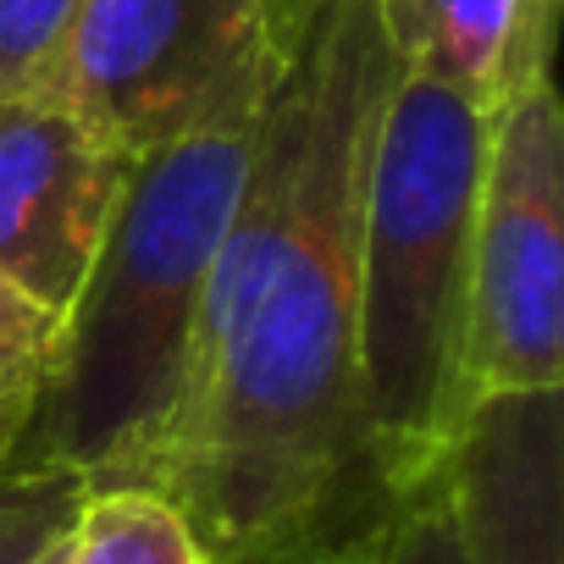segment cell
I'll use <instances>...</instances> for the list:
<instances>
[{
	"label": "cell",
	"instance_id": "1",
	"mask_svg": "<svg viewBox=\"0 0 564 564\" xmlns=\"http://www.w3.org/2000/svg\"><path fill=\"white\" fill-rule=\"evenodd\" d=\"M393 78L377 0H311L254 122L155 476L205 564H377L415 509L360 393V221Z\"/></svg>",
	"mask_w": 564,
	"mask_h": 564
},
{
	"label": "cell",
	"instance_id": "2",
	"mask_svg": "<svg viewBox=\"0 0 564 564\" xmlns=\"http://www.w3.org/2000/svg\"><path fill=\"white\" fill-rule=\"evenodd\" d=\"M254 122L128 161L12 459L73 470L89 492H155L188 388L205 276L249 166Z\"/></svg>",
	"mask_w": 564,
	"mask_h": 564
},
{
	"label": "cell",
	"instance_id": "3",
	"mask_svg": "<svg viewBox=\"0 0 564 564\" xmlns=\"http://www.w3.org/2000/svg\"><path fill=\"white\" fill-rule=\"evenodd\" d=\"M487 139L492 106L399 67L360 221V393L377 459L404 503L448 481L476 410L465 338Z\"/></svg>",
	"mask_w": 564,
	"mask_h": 564
},
{
	"label": "cell",
	"instance_id": "4",
	"mask_svg": "<svg viewBox=\"0 0 564 564\" xmlns=\"http://www.w3.org/2000/svg\"><path fill=\"white\" fill-rule=\"evenodd\" d=\"M305 7L311 0H78L40 95L139 161L161 144L254 122L289 67Z\"/></svg>",
	"mask_w": 564,
	"mask_h": 564
},
{
	"label": "cell",
	"instance_id": "5",
	"mask_svg": "<svg viewBox=\"0 0 564 564\" xmlns=\"http://www.w3.org/2000/svg\"><path fill=\"white\" fill-rule=\"evenodd\" d=\"M465 377L476 404L564 388V111L553 78L492 111Z\"/></svg>",
	"mask_w": 564,
	"mask_h": 564
},
{
	"label": "cell",
	"instance_id": "6",
	"mask_svg": "<svg viewBox=\"0 0 564 564\" xmlns=\"http://www.w3.org/2000/svg\"><path fill=\"white\" fill-rule=\"evenodd\" d=\"M128 155L45 95H0V276L51 305L78 294Z\"/></svg>",
	"mask_w": 564,
	"mask_h": 564
},
{
	"label": "cell",
	"instance_id": "7",
	"mask_svg": "<svg viewBox=\"0 0 564 564\" xmlns=\"http://www.w3.org/2000/svg\"><path fill=\"white\" fill-rule=\"evenodd\" d=\"M465 564H564V393H498L448 459Z\"/></svg>",
	"mask_w": 564,
	"mask_h": 564
},
{
	"label": "cell",
	"instance_id": "8",
	"mask_svg": "<svg viewBox=\"0 0 564 564\" xmlns=\"http://www.w3.org/2000/svg\"><path fill=\"white\" fill-rule=\"evenodd\" d=\"M399 67L443 78L481 106L547 78L558 7L547 0H377Z\"/></svg>",
	"mask_w": 564,
	"mask_h": 564
},
{
	"label": "cell",
	"instance_id": "9",
	"mask_svg": "<svg viewBox=\"0 0 564 564\" xmlns=\"http://www.w3.org/2000/svg\"><path fill=\"white\" fill-rule=\"evenodd\" d=\"M67 564H205V553L161 492L122 487L89 492L67 542Z\"/></svg>",
	"mask_w": 564,
	"mask_h": 564
},
{
	"label": "cell",
	"instance_id": "10",
	"mask_svg": "<svg viewBox=\"0 0 564 564\" xmlns=\"http://www.w3.org/2000/svg\"><path fill=\"white\" fill-rule=\"evenodd\" d=\"M56 327H62V316L51 305L23 294L12 276H0V459H12V448L45 393Z\"/></svg>",
	"mask_w": 564,
	"mask_h": 564
},
{
	"label": "cell",
	"instance_id": "11",
	"mask_svg": "<svg viewBox=\"0 0 564 564\" xmlns=\"http://www.w3.org/2000/svg\"><path fill=\"white\" fill-rule=\"evenodd\" d=\"M89 487L73 470L0 459V564H34L56 536L78 525Z\"/></svg>",
	"mask_w": 564,
	"mask_h": 564
},
{
	"label": "cell",
	"instance_id": "12",
	"mask_svg": "<svg viewBox=\"0 0 564 564\" xmlns=\"http://www.w3.org/2000/svg\"><path fill=\"white\" fill-rule=\"evenodd\" d=\"M78 0H0V95H40Z\"/></svg>",
	"mask_w": 564,
	"mask_h": 564
},
{
	"label": "cell",
	"instance_id": "13",
	"mask_svg": "<svg viewBox=\"0 0 564 564\" xmlns=\"http://www.w3.org/2000/svg\"><path fill=\"white\" fill-rule=\"evenodd\" d=\"M377 564H465L459 558V536H454V503H448V481L410 509V520L393 531L388 553Z\"/></svg>",
	"mask_w": 564,
	"mask_h": 564
},
{
	"label": "cell",
	"instance_id": "14",
	"mask_svg": "<svg viewBox=\"0 0 564 564\" xmlns=\"http://www.w3.org/2000/svg\"><path fill=\"white\" fill-rule=\"evenodd\" d=\"M67 542H73V531H67V536H56V542H51V547H45L34 564H67Z\"/></svg>",
	"mask_w": 564,
	"mask_h": 564
},
{
	"label": "cell",
	"instance_id": "15",
	"mask_svg": "<svg viewBox=\"0 0 564 564\" xmlns=\"http://www.w3.org/2000/svg\"><path fill=\"white\" fill-rule=\"evenodd\" d=\"M547 7H558V0H547Z\"/></svg>",
	"mask_w": 564,
	"mask_h": 564
}]
</instances>
